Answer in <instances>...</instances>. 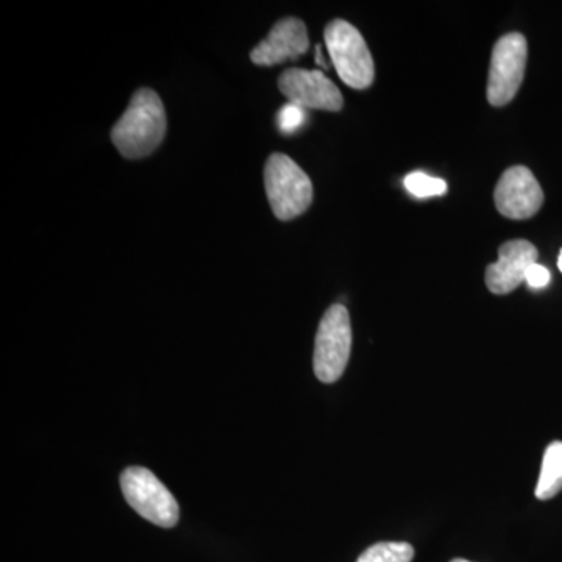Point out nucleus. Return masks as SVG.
I'll return each instance as SVG.
<instances>
[{"instance_id": "1", "label": "nucleus", "mask_w": 562, "mask_h": 562, "mask_svg": "<svg viewBox=\"0 0 562 562\" xmlns=\"http://www.w3.org/2000/svg\"><path fill=\"white\" fill-rule=\"evenodd\" d=\"M166 131L168 120L160 95L150 88H140L111 131V140L122 157L139 160L160 147Z\"/></svg>"}, {"instance_id": "2", "label": "nucleus", "mask_w": 562, "mask_h": 562, "mask_svg": "<svg viewBox=\"0 0 562 562\" xmlns=\"http://www.w3.org/2000/svg\"><path fill=\"white\" fill-rule=\"evenodd\" d=\"M265 187L277 220L301 216L313 203V183L288 155L272 154L266 161Z\"/></svg>"}, {"instance_id": "3", "label": "nucleus", "mask_w": 562, "mask_h": 562, "mask_svg": "<svg viewBox=\"0 0 562 562\" xmlns=\"http://www.w3.org/2000/svg\"><path fill=\"white\" fill-rule=\"evenodd\" d=\"M324 38L336 72L344 83L353 90H366L371 87L375 77V66L360 31L350 22L335 20L325 27Z\"/></svg>"}, {"instance_id": "4", "label": "nucleus", "mask_w": 562, "mask_h": 562, "mask_svg": "<svg viewBox=\"0 0 562 562\" xmlns=\"http://www.w3.org/2000/svg\"><path fill=\"white\" fill-rule=\"evenodd\" d=\"M351 350V324L346 306L333 305L322 317L314 346V373L322 383L341 379Z\"/></svg>"}, {"instance_id": "5", "label": "nucleus", "mask_w": 562, "mask_h": 562, "mask_svg": "<svg viewBox=\"0 0 562 562\" xmlns=\"http://www.w3.org/2000/svg\"><path fill=\"white\" fill-rule=\"evenodd\" d=\"M121 487L125 501L144 519L162 528H172L179 522V503L149 469H125Z\"/></svg>"}, {"instance_id": "6", "label": "nucleus", "mask_w": 562, "mask_h": 562, "mask_svg": "<svg viewBox=\"0 0 562 562\" xmlns=\"http://www.w3.org/2000/svg\"><path fill=\"white\" fill-rule=\"evenodd\" d=\"M527 58V40L520 33H508L494 44L486 91L492 106L513 101L522 85Z\"/></svg>"}, {"instance_id": "7", "label": "nucleus", "mask_w": 562, "mask_h": 562, "mask_svg": "<svg viewBox=\"0 0 562 562\" xmlns=\"http://www.w3.org/2000/svg\"><path fill=\"white\" fill-rule=\"evenodd\" d=\"M498 213L508 220H530L543 203V191L539 181L525 166L506 169L494 191Z\"/></svg>"}, {"instance_id": "8", "label": "nucleus", "mask_w": 562, "mask_h": 562, "mask_svg": "<svg viewBox=\"0 0 562 562\" xmlns=\"http://www.w3.org/2000/svg\"><path fill=\"white\" fill-rule=\"evenodd\" d=\"M281 94L302 109L339 111L344 106L341 91L321 70L288 69L279 79Z\"/></svg>"}, {"instance_id": "9", "label": "nucleus", "mask_w": 562, "mask_h": 562, "mask_svg": "<svg viewBox=\"0 0 562 562\" xmlns=\"http://www.w3.org/2000/svg\"><path fill=\"white\" fill-rule=\"evenodd\" d=\"M538 249L525 239L502 244L498 261L486 269L487 290L497 295L517 290L524 283L528 269L538 262Z\"/></svg>"}, {"instance_id": "10", "label": "nucleus", "mask_w": 562, "mask_h": 562, "mask_svg": "<svg viewBox=\"0 0 562 562\" xmlns=\"http://www.w3.org/2000/svg\"><path fill=\"white\" fill-rule=\"evenodd\" d=\"M310 47L308 31L297 18H284L273 25L268 38L250 52V60L257 66H273L297 60Z\"/></svg>"}, {"instance_id": "11", "label": "nucleus", "mask_w": 562, "mask_h": 562, "mask_svg": "<svg viewBox=\"0 0 562 562\" xmlns=\"http://www.w3.org/2000/svg\"><path fill=\"white\" fill-rule=\"evenodd\" d=\"M562 491V442L557 441L547 447L543 453L541 475L536 486L539 501H550Z\"/></svg>"}, {"instance_id": "12", "label": "nucleus", "mask_w": 562, "mask_h": 562, "mask_svg": "<svg viewBox=\"0 0 562 562\" xmlns=\"http://www.w3.org/2000/svg\"><path fill=\"white\" fill-rule=\"evenodd\" d=\"M414 549L408 542H379L369 547L357 562H412Z\"/></svg>"}, {"instance_id": "13", "label": "nucleus", "mask_w": 562, "mask_h": 562, "mask_svg": "<svg viewBox=\"0 0 562 562\" xmlns=\"http://www.w3.org/2000/svg\"><path fill=\"white\" fill-rule=\"evenodd\" d=\"M405 187L416 198H431V195H442L447 192L446 181L435 179L424 172H413L406 176Z\"/></svg>"}, {"instance_id": "14", "label": "nucleus", "mask_w": 562, "mask_h": 562, "mask_svg": "<svg viewBox=\"0 0 562 562\" xmlns=\"http://www.w3.org/2000/svg\"><path fill=\"white\" fill-rule=\"evenodd\" d=\"M306 120V111L295 103H286L279 111V127L283 133H292L301 128Z\"/></svg>"}, {"instance_id": "15", "label": "nucleus", "mask_w": 562, "mask_h": 562, "mask_svg": "<svg viewBox=\"0 0 562 562\" xmlns=\"http://www.w3.org/2000/svg\"><path fill=\"white\" fill-rule=\"evenodd\" d=\"M550 279H552V276H550L549 269L536 262V265H532L531 268L528 269L525 283L532 288V290H542V288H546L547 284L550 283Z\"/></svg>"}, {"instance_id": "16", "label": "nucleus", "mask_w": 562, "mask_h": 562, "mask_svg": "<svg viewBox=\"0 0 562 562\" xmlns=\"http://www.w3.org/2000/svg\"><path fill=\"white\" fill-rule=\"evenodd\" d=\"M316 61L317 65L322 66V68H327V63L324 61V55H322V49L319 46L316 47Z\"/></svg>"}, {"instance_id": "17", "label": "nucleus", "mask_w": 562, "mask_h": 562, "mask_svg": "<svg viewBox=\"0 0 562 562\" xmlns=\"http://www.w3.org/2000/svg\"><path fill=\"white\" fill-rule=\"evenodd\" d=\"M558 268H560V271L562 272V249L560 251V258H558Z\"/></svg>"}, {"instance_id": "18", "label": "nucleus", "mask_w": 562, "mask_h": 562, "mask_svg": "<svg viewBox=\"0 0 562 562\" xmlns=\"http://www.w3.org/2000/svg\"><path fill=\"white\" fill-rule=\"evenodd\" d=\"M452 562H471V561H465V560H461V558H457V560H453Z\"/></svg>"}]
</instances>
